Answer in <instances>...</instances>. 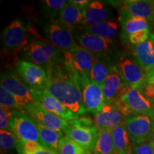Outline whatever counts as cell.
I'll return each mask as SVG.
<instances>
[{"mask_svg":"<svg viewBox=\"0 0 154 154\" xmlns=\"http://www.w3.org/2000/svg\"><path fill=\"white\" fill-rule=\"evenodd\" d=\"M131 154H154V140L134 143Z\"/></svg>","mask_w":154,"mask_h":154,"instance_id":"cell-34","label":"cell"},{"mask_svg":"<svg viewBox=\"0 0 154 154\" xmlns=\"http://www.w3.org/2000/svg\"><path fill=\"white\" fill-rule=\"evenodd\" d=\"M58 20L60 21L69 29L74 31L79 26H82L84 20L82 9L68 1L67 5L58 16Z\"/></svg>","mask_w":154,"mask_h":154,"instance_id":"cell-21","label":"cell"},{"mask_svg":"<svg viewBox=\"0 0 154 154\" xmlns=\"http://www.w3.org/2000/svg\"><path fill=\"white\" fill-rule=\"evenodd\" d=\"M134 57L146 72L154 68V51L149 38L135 47Z\"/></svg>","mask_w":154,"mask_h":154,"instance_id":"cell-25","label":"cell"},{"mask_svg":"<svg viewBox=\"0 0 154 154\" xmlns=\"http://www.w3.org/2000/svg\"><path fill=\"white\" fill-rule=\"evenodd\" d=\"M69 2H72V4H74L75 5L79 7L80 8H84V7L88 5L91 1H88V0H72V1Z\"/></svg>","mask_w":154,"mask_h":154,"instance_id":"cell-37","label":"cell"},{"mask_svg":"<svg viewBox=\"0 0 154 154\" xmlns=\"http://www.w3.org/2000/svg\"><path fill=\"white\" fill-rule=\"evenodd\" d=\"M17 74L30 90H45L47 83V71L44 67L29 61L19 60L17 65Z\"/></svg>","mask_w":154,"mask_h":154,"instance_id":"cell-8","label":"cell"},{"mask_svg":"<svg viewBox=\"0 0 154 154\" xmlns=\"http://www.w3.org/2000/svg\"><path fill=\"white\" fill-rule=\"evenodd\" d=\"M114 66V65L111 63V61L104 56L96 57L95 62L90 72L88 73V78L92 82L103 86Z\"/></svg>","mask_w":154,"mask_h":154,"instance_id":"cell-22","label":"cell"},{"mask_svg":"<svg viewBox=\"0 0 154 154\" xmlns=\"http://www.w3.org/2000/svg\"><path fill=\"white\" fill-rule=\"evenodd\" d=\"M133 17H140L148 21H154V1L128 0L123 2L121 8Z\"/></svg>","mask_w":154,"mask_h":154,"instance_id":"cell-20","label":"cell"},{"mask_svg":"<svg viewBox=\"0 0 154 154\" xmlns=\"http://www.w3.org/2000/svg\"><path fill=\"white\" fill-rule=\"evenodd\" d=\"M67 137L79 143L84 149L93 151L97 139L99 129L94 121L87 117H78L69 122L63 131Z\"/></svg>","mask_w":154,"mask_h":154,"instance_id":"cell-3","label":"cell"},{"mask_svg":"<svg viewBox=\"0 0 154 154\" xmlns=\"http://www.w3.org/2000/svg\"><path fill=\"white\" fill-rule=\"evenodd\" d=\"M11 131L19 143L26 141L40 142L37 123L24 110L12 109Z\"/></svg>","mask_w":154,"mask_h":154,"instance_id":"cell-5","label":"cell"},{"mask_svg":"<svg viewBox=\"0 0 154 154\" xmlns=\"http://www.w3.org/2000/svg\"><path fill=\"white\" fill-rule=\"evenodd\" d=\"M68 2L66 0H44L42 2V9L48 15L55 19L59 16Z\"/></svg>","mask_w":154,"mask_h":154,"instance_id":"cell-30","label":"cell"},{"mask_svg":"<svg viewBox=\"0 0 154 154\" xmlns=\"http://www.w3.org/2000/svg\"><path fill=\"white\" fill-rule=\"evenodd\" d=\"M58 154H92V152L76 143L67 136L61 138L59 143Z\"/></svg>","mask_w":154,"mask_h":154,"instance_id":"cell-29","label":"cell"},{"mask_svg":"<svg viewBox=\"0 0 154 154\" xmlns=\"http://www.w3.org/2000/svg\"><path fill=\"white\" fill-rule=\"evenodd\" d=\"M131 115L146 114L153 116L154 104L145 97L138 88L131 86L121 99Z\"/></svg>","mask_w":154,"mask_h":154,"instance_id":"cell-17","label":"cell"},{"mask_svg":"<svg viewBox=\"0 0 154 154\" xmlns=\"http://www.w3.org/2000/svg\"><path fill=\"white\" fill-rule=\"evenodd\" d=\"M153 122H154V112H153Z\"/></svg>","mask_w":154,"mask_h":154,"instance_id":"cell-41","label":"cell"},{"mask_svg":"<svg viewBox=\"0 0 154 154\" xmlns=\"http://www.w3.org/2000/svg\"><path fill=\"white\" fill-rule=\"evenodd\" d=\"M40 136V144L46 149L57 153L59 143L61 138L63 137V131H58L43 125L37 124Z\"/></svg>","mask_w":154,"mask_h":154,"instance_id":"cell-24","label":"cell"},{"mask_svg":"<svg viewBox=\"0 0 154 154\" xmlns=\"http://www.w3.org/2000/svg\"><path fill=\"white\" fill-rule=\"evenodd\" d=\"M153 140H154V139H153Z\"/></svg>","mask_w":154,"mask_h":154,"instance_id":"cell-42","label":"cell"},{"mask_svg":"<svg viewBox=\"0 0 154 154\" xmlns=\"http://www.w3.org/2000/svg\"><path fill=\"white\" fill-rule=\"evenodd\" d=\"M31 92L34 101L39 103L47 111L54 113L63 120L71 122L79 117L78 115L63 106L46 90H40V91L31 90Z\"/></svg>","mask_w":154,"mask_h":154,"instance_id":"cell-16","label":"cell"},{"mask_svg":"<svg viewBox=\"0 0 154 154\" xmlns=\"http://www.w3.org/2000/svg\"><path fill=\"white\" fill-rule=\"evenodd\" d=\"M44 33L50 43L63 51H71L79 47L72 31L57 19H52L46 24Z\"/></svg>","mask_w":154,"mask_h":154,"instance_id":"cell-7","label":"cell"},{"mask_svg":"<svg viewBox=\"0 0 154 154\" xmlns=\"http://www.w3.org/2000/svg\"><path fill=\"white\" fill-rule=\"evenodd\" d=\"M12 118V109L0 106V128L1 130L11 131V121Z\"/></svg>","mask_w":154,"mask_h":154,"instance_id":"cell-35","label":"cell"},{"mask_svg":"<svg viewBox=\"0 0 154 154\" xmlns=\"http://www.w3.org/2000/svg\"><path fill=\"white\" fill-rule=\"evenodd\" d=\"M47 71L46 91L78 116L86 113L80 77L63 63Z\"/></svg>","mask_w":154,"mask_h":154,"instance_id":"cell-1","label":"cell"},{"mask_svg":"<svg viewBox=\"0 0 154 154\" xmlns=\"http://www.w3.org/2000/svg\"><path fill=\"white\" fill-rule=\"evenodd\" d=\"M130 88L131 86L123 79L117 66H115L103 85L105 104L121 100Z\"/></svg>","mask_w":154,"mask_h":154,"instance_id":"cell-15","label":"cell"},{"mask_svg":"<svg viewBox=\"0 0 154 154\" xmlns=\"http://www.w3.org/2000/svg\"><path fill=\"white\" fill-rule=\"evenodd\" d=\"M113 144L117 153L125 152L127 153H131L132 146L131 140L127 133L125 123L115 127L111 130Z\"/></svg>","mask_w":154,"mask_h":154,"instance_id":"cell-28","label":"cell"},{"mask_svg":"<svg viewBox=\"0 0 154 154\" xmlns=\"http://www.w3.org/2000/svg\"><path fill=\"white\" fill-rule=\"evenodd\" d=\"M76 40L79 47L87 50L96 57L104 56L113 44V40L105 39L83 31L76 36Z\"/></svg>","mask_w":154,"mask_h":154,"instance_id":"cell-18","label":"cell"},{"mask_svg":"<svg viewBox=\"0 0 154 154\" xmlns=\"http://www.w3.org/2000/svg\"><path fill=\"white\" fill-rule=\"evenodd\" d=\"M18 140L10 131H0V149L2 153H5L17 147Z\"/></svg>","mask_w":154,"mask_h":154,"instance_id":"cell-31","label":"cell"},{"mask_svg":"<svg viewBox=\"0 0 154 154\" xmlns=\"http://www.w3.org/2000/svg\"><path fill=\"white\" fill-rule=\"evenodd\" d=\"M22 109L37 124L43 125L51 129L63 131L69 124L68 121L47 111L39 103L35 101L28 103L23 107Z\"/></svg>","mask_w":154,"mask_h":154,"instance_id":"cell-11","label":"cell"},{"mask_svg":"<svg viewBox=\"0 0 154 154\" xmlns=\"http://www.w3.org/2000/svg\"><path fill=\"white\" fill-rule=\"evenodd\" d=\"M121 24L122 32L129 36L140 31L149 29V23L148 20L140 17H133L121 9Z\"/></svg>","mask_w":154,"mask_h":154,"instance_id":"cell-23","label":"cell"},{"mask_svg":"<svg viewBox=\"0 0 154 154\" xmlns=\"http://www.w3.org/2000/svg\"><path fill=\"white\" fill-rule=\"evenodd\" d=\"M150 31L149 29L148 30H143L140 31V32H136L133 34L128 36V39L129 42L134 45L137 46L138 44L143 43L146 40H148V38L150 36Z\"/></svg>","mask_w":154,"mask_h":154,"instance_id":"cell-36","label":"cell"},{"mask_svg":"<svg viewBox=\"0 0 154 154\" xmlns=\"http://www.w3.org/2000/svg\"><path fill=\"white\" fill-rule=\"evenodd\" d=\"M147 82L154 84V68L147 72Z\"/></svg>","mask_w":154,"mask_h":154,"instance_id":"cell-38","label":"cell"},{"mask_svg":"<svg viewBox=\"0 0 154 154\" xmlns=\"http://www.w3.org/2000/svg\"><path fill=\"white\" fill-rule=\"evenodd\" d=\"M118 66L123 79L128 86L140 88L147 82V72L130 56H121Z\"/></svg>","mask_w":154,"mask_h":154,"instance_id":"cell-12","label":"cell"},{"mask_svg":"<svg viewBox=\"0 0 154 154\" xmlns=\"http://www.w3.org/2000/svg\"><path fill=\"white\" fill-rule=\"evenodd\" d=\"M96 57L79 46L63 53V64L80 78L88 77Z\"/></svg>","mask_w":154,"mask_h":154,"instance_id":"cell-9","label":"cell"},{"mask_svg":"<svg viewBox=\"0 0 154 154\" xmlns=\"http://www.w3.org/2000/svg\"><path fill=\"white\" fill-rule=\"evenodd\" d=\"M1 86L14 96L17 103L22 109L28 103L34 101L31 90L16 72L8 71L3 73L1 75Z\"/></svg>","mask_w":154,"mask_h":154,"instance_id":"cell-10","label":"cell"},{"mask_svg":"<svg viewBox=\"0 0 154 154\" xmlns=\"http://www.w3.org/2000/svg\"><path fill=\"white\" fill-rule=\"evenodd\" d=\"M84 20L82 26H91L109 21V11L99 1H91L84 8H82Z\"/></svg>","mask_w":154,"mask_h":154,"instance_id":"cell-19","label":"cell"},{"mask_svg":"<svg viewBox=\"0 0 154 154\" xmlns=\"http://www.w3.org/2000/svg\"><path fill=\"white\" fill-rule=\"evenodd\" d=\"M117 154H129V153H125V152H119V153H117Z\"/></svg>","mask_w":154,"mask_h":154,"instance_id":"cell-40","label":"cell"},{"mask_svg":"<svg viewBox=\"0 0 154 154\" xmlns=\"http://www.w3.org/2000/svg\"><path fill=\"white\" fill-rule=\"evenodd\" d=\"M131 113L121 100L106 103L99 113L94 115V123L98 129H111L124 124Z\"/></svg>","mask_w":154,"mask_h":154,"instance_id":"cell-4","label":"cell"},{"mask_svg":"<svg viewBox=\"0 0 154 154\" xmlns=\"http://www.w3.org/2000/svg\"><path fill=\"white\" fill-rule=\"evenodd\" d=\"M92 154H117L111 129H99Z\"/></svg>","mask_w":154,"mask_h":154,"instance_id":"cell-26","label":"cell"},{"mask_svg":"<svg viewBox=\"0 0 154 154\" xmlns=\"http://www.w3.org/2000/svg\"><path fill=\"white\" fill-rule=\"evenodd\" d=\"M43 149V146L38 142L26 141L18 142L17 149L19 154H35Z\"/></svg>","mask_w":154,"mask_h":154,"instance_id":"cell-33","label":"cell"},{"mask_svg":"<svg viewBox=\"0 0 154 154\" xmlns=\"http://www.w3.org/2000/svg\"><path fill=\"white\" fill-rule=\"evenodd\" d=\"M64 51L45 40H35L28 43L22 49L25 61L44 67L46 70L63 63Z\"/></svg>","mask_w":154,"mask_h":154,"instance_id":"cell-2","label":"cell"},{"mask_svg":"<svg viewBox=\"0 0 154 154\" xmlns=\"http://www.w3.org/2000/svg\"><path fill=\"white\" fill-rule=\"evenodd\" d=\"M35 154H58V153H56V152H54L52 151H50V150L46 149H44V148H43V149L40 150L39 151L37 152V153Z\"/></svg>","mask_w":154,"mask_h":154,"instance_id":"cell-39","label":"cell"},{"mask_svg":"<svg viewBox=\"0 0 154 154\" xmlns=\"http://www.w3.org/2000/svg\"><path fill=\"white\" fill-rule=\"evenodd\" d=\"M27 34L22 21H12L3 31L2 42L5 49L9 52H18L28 44Z\"/></svg>","mask_w":154,"mask_h":154,"instance_id":"cell-14","label":"cell"},{"mask_svg":"<svg viewBox=\"0 0 154 154\" xmlns=\"http://www.w3.org/2000/svg\"><path fill=\"white\" fill-rule=\"evenodd\" d=\"M80 80L86 113L96 115L105 104L103 86L92 82L88 77H82Z\"/></svg>","mask_w":154,"mask_h":154,"instance_id":"cell-13","label":"cell"},{"mask_svg":"<svg viewBox=\"0 0 154 154\" xmlns=\"http://www.w3.org/2000/svg\"><path fill=\"white\" fill-rule=\"evenodd\" d=\"M125 126L132 143H140L154 139L153 116L131 115L125 121Z\"/></svg>","mask_w":154,"mask_h":154,"instance_id":"cell-6","label":"cell"},{"mask_svg":"<svg viewBox=\"0 0 154 154\" xmlns=\"http://www.w3.org/2000/svg\"><path fill=\"white\" fill-rule=\"evenodd\" d=\"M0 105L1 106H5L11 109L23 110L17 103L14 96L2 86H0Z\"/></svg>","mask_w":154,"mask_h":154,"instance_id":"cell-32","label":"cell"},{"mask_svg":"<svg viewBox=\"0 0 154 154\" xmlns=\"http://www.w3.org/2000/svg\"><path fill=\"white\" fill-rule=\"evenodd\" d=\"M82 31L105 39L113 40L117 34L118 26L114 21L109 20L94 26H84L82 28Z\"/></svg>","mask_w":154,"mask_h":154,"instance_id":"cell-27","label":"cell"}]
</instances>
